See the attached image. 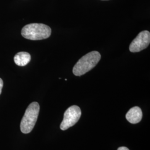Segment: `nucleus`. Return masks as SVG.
Instances as JSON below:
<instances>
[{
	"mask_svg": "<svg viewBox=\"0 0 150 150\" xmlns=\"http://www.w3.org/2000/svg\"><path fill=\"white\" fill-rule=\"evenodd\" d=\"M117 150H129L127 147H119Z\"/></svg>",
	"mask_w": 150,
	"mask_h": 150,
	"instance_id": "obj_9",
	"label": "nucleus"
},
{
	"mask_svg": "<svg viewBox=\"0 0 150 150\" xmlns=\"http://www.w3.org/2000/svg\"><path fill=\"white\" fill-rule=\"evenodd\" d=\"M3 85H4L3 81L0 78V95H1V92H2V87H3Z\"/></svg>",
	"mask_w": 150,
	"mask_h": 150,
	"instance_id": "obj_8",
	"label": "nucleus"
},
{
	"mask_svg": "<svg viewBox=\"0 0 150 150\" xmlns=\"http://www.w3.org/2000/svg\"><path fill=\"white\" fill-rule=\"evenodd\" d=\"M51 34V28L42 23H30L25 26L21 31L22 36L31 40L46 39Z\"/></svg>",
	"mask_w": 150,
	"mask_h": 150,
	"instance_id": "obj_1",
	"label": "nucleus"
},
{
	"mask_svg": "<svg viewBox=\"0 0 150 150\" xmlns=\"http://www.w3.org/2000/svg\"><path fill=\"white\" fill-rule=\"evenodd\" d=\"M30 54L26 52H20L16 54L14 57V61L19 66H25L31 61Z\"/></svg>",
	"mask_w": 150,
	"mask_h": 150,
	"instance_id": "obj_7",
	"label": "nucleus"
},
{
	"mask_svg": "<svg viewBox=\"0 0 150 150\" xmlns=\"http://www.w3.org/2000/svg\"><path fill=\"white\" fill-rule=\"evenodd\" d=\"M101 59V54L96 51H92L83 56L76 64L73 68L75 76H81L94 68Z\"/></svg>",
	"mask_w": 150,
	"mask_h": 150,
	"instance_id": "obj_2",
	"label": "nucleus"
},
{
	"mask_svg": "<svg viewBox=\"0 0 150 150\" xmlns=\"http://www.w3.org/2000/svg\"><path fill=\"white\" fill-rule=\"evenodd\" d=\"M150 43V33L148 31L140 32L131 43L129 50L131 52H138L147 48Z\"/></svg>",
	"mask_w": 150,
	"mask_h": 150,
	"instance_id": "obj_5",
	"label": "nucleus"
},
{
	"mask_svg": "<svg viewBox=\"0 0 150 150\" xmlns=\"http://www.w3.org/2000/svg\"><path fill=\"white\" fill-rule=\"evenodd\" d=\"M126 118L131 123L136 124L139 123L142 118V112L141 109L137 106L131 108L126 113Z\"/></svg>",
	"mask_w": 150,
	"mask_h": 150,
	"instance_id": "obj_6",
	"label": "nucleus"
},
{
	"mask_svg": "<svg viewBox=\"0 0 150 150\" xmlns=\"http://www.w3.org/2000/svg\"><path fill=\"white\" fill-rule=\"evenodd\" d=\"M40 105L37 102H32L27 108L20 124L22 132L25 134L32 131L38 120Z\"/></svg>",
	"mask_w": 150,
	"mask_h": 150,
	"instance_id": "obj_3",
	"label": "nucleus"
},
{
	"mask_svg": "<svg viewBox=\"0 0 150 150\" xmlns=\"http://www.w3.org/2000/svg\"><path fill=\"white\" fill-rule=\"evenodd\" d=\"M81 116L80 108L76 105L71 106L64 112V119L60 125V129L64 131L73 126L78 122Z\"/></svg>",
	"mask_w": 150,
	"mask_h": 150,
	"instance_id": "obj_4",
	"label": "nucleus"
}]
</instances>
